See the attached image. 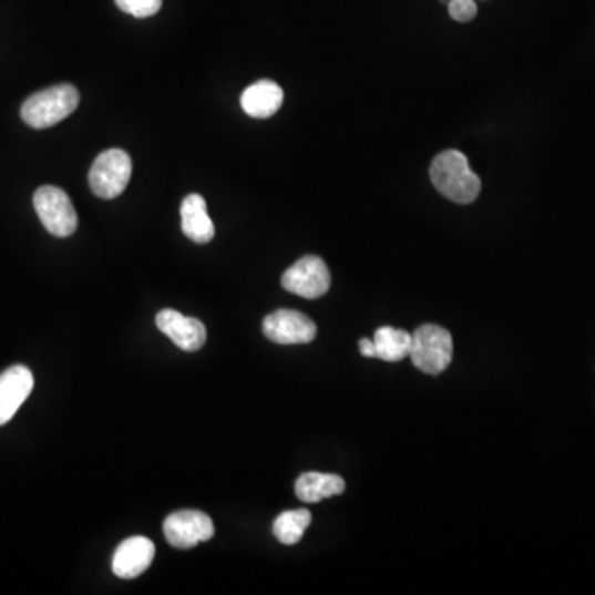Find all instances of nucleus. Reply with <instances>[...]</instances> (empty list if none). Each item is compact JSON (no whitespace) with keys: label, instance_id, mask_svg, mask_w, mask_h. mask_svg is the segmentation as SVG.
<instances>
[{"label":"nucleus","instance_id":"nucleus-6","mask_svg":"<svg viewBox=\"0 0 595 595\" xmlns=\"http://www.w3.org/2000/svg\"><path fill=\"white\" fill-rule=\"evenodd\" d=\"M285 290L306 299L325 297L331 287V274L325 260L315 255L299 258L281 277Z\"/></svg>","mask_w":595,"mask_h":595},{"label":"nucleus","instance_id":"nucleus-3","mask_svg":"<svg viewBox=\"0 0 595 595\" xmlns=\"http://www.w3.org/2000/svg\"><path fill=\"white\" fill-rule=\"evenodd\" d=\"M453 358L452 335L439 325H423L412 335L410 359L419 371L439 376Z\"/></svg>","mask_w":595,"mask_h":595},{"label":"nucleus","instance_id":"nucleus-19","mask_svg":"<svg viewBox=\"0 0 595 595\" xmlns=\"http://www.w3.org/2000/svg\"><path fill=\"white\" fill-rule=\"evenodd\" d=\"M359 351L365 358H376L375 339L365 338L359 341Z\"/></svg>","mask_w":595,"mask_h":595},{"label":"nucleus","instance_id":"nucleus-13","mask_svg":"<svg viewBox=\"0 0 595 595\" xmlns=\"http://www.w3.org/2000/svg\"><path fill=\"white\" fill-rule=\"evenodd\" d=\"M181 220H183L184 235L196 244H208L214 238V222L208 215L207 204L201 194H191L184 198L181 205Z\"/></svg>","mask_w":595,"mask_h":595},{"label":"nucleus","instance_id":"nucleus-8","mask_svg":"<svg viewBox=\"0 0 595 595\" xmlns=\"http://www.w3.org/2000/svg\"><path fill=\"white\" fill-rule=\"evenodd\" d=\"M261 329L277 345H308L318 332L315 322L295 309H277L264 319Z\"/></svg>","mask_w":595,"mask_h":595},{"label":"nucleus","instance_id":"nucleus-18","mask_svg":"<svg viewBox=\"0 0 595 595\" xmlns=\"http://www.w3.org/2000/svg\"><path fill=\"white\" fill-rule=\"evenodd\" d=\"M479 7L476 0H450L449 13L456 22H470L475 19Z\"/></svg>","mask_w":595,"mask_h":595},{"label":"nucleus","instance_id":"nucleus-17","mask_svg":"<svg viewBox=\"0 0 595 595\" xmlns=\"http://www.w3.org/2000/svg\"><path fill=\"white\" fill-rule=\"evenodd\" d=\"M123 12L137 19H146L160 12L163 0H114Z\"/></svg>","mask_w":595,"mask_h":595},{"label":"nucleus","instance_id":"nucleus-20","mask_svg":"<svg viewBox=\"0 0 595 595\" xmlns=\"http://www.w3.org/2000/svg\"><path fill=\"white\" fill-rule=\"evenodd\" d=\"M440 2L447 3V6H449L450 0H440Z\"/></svg>","mask_w":595,"mask_h":595},{"label":"nucleus","instance_id":"nucleus-11","mask_svg":"<svg viewBox=\"0 0 595 595\" xmlns=\"http://www.w3.org/2000/svg\"><path fill=\"white\" fill-rule=\"evenodd\" d=\"M156 547L144 536H133L117 546L113 556V573L121 579L141 576L153 563Z\"/></svg>","mask_w":595,"mask_h":595},{"label":"nucleus","instance_id":"nucleus-5","mask_svg":"<svg viewBox=\"0 0 595 595\" xmlns=\"http://www.w3.org/2000/svg\"><path fill=\"white\" fill-rule=\"evenodd\" d=\"M133 174L130 154L123 150H107L101 153L90 170V187L101 198L121 196Z\"/></svg>","mask_w":595,"mask_h":595},{"label":"nucleus","instance_id":"nucleus-1","mask_svg":"<svg viewBox=\"0 0 595 595\" xmlns=\"http://www.w3.org/2000/svg\"><path fill=\"white\" fill-rule=\"evenodd\" d=\"M430 179L442 196L455 204H472L482 191V181L473 173L465 154L455 150L443 151L433 160Z\"/></svg>","mask_w":595,"mask_h":595},{"label":"nucleus","instance_id":"nucleus-14","mask_svg":"<svg viewBox=\"0 0 595 595\" xmlns=\"http://www.w3.org/2000/svg\"><path fill=\"white\" fill-rule=\"evenodd\" d=\"M345 490V480L328 473H302L295 483V493L305 503H318L326 497L341 495Z\"/></svg>","mask_w":595,"mask_h":595},{"label":"nucleus","instance_id":"nucleus-10","mask_svg":"<svg viewBox=\"0 0 595 595\" xmlns=\"http://www.w3.org/2000/svg\"><path fill=\"white\" fill-rule=\"evenodd\" d=\"M32 389L33 375L25 366H13L0 375V427L12 420Z\"/></svg>","mask_w":595,"mask_h":595},{"label":"nucleus","instance_id":"nucleus-12","mask_svg":"<svg viewBox=\"0 0 595 595\" xmlns=\"http://www.w3.org/2000/svg\"><path fill=\"white\" fill-rule=\"evenodd\" d=\"M240 104L248 116L267 120L284 104V90L270 80H261L245 90Z\"/></svg>","mask_w":595,"mask_h":595},{"label":"nucleus","instance_id":"nucleus-15","mask_svg":"<svg viewBox=\"0 0 595 595\" xmlns=\"http://www.w3.org/2000/svg\"><path fill=\"white\" fill-rule=\"evenodd\" d=\"M376 358L386 362H399L410 356L412 335L402 329L382 326L375 335Z\"/></svg>","mask_w":595,"mask_h":595},{"label":"nucleus","instance_id":"nucleus-16","mask_svg":"<svg viewBox=\"0 0 595 595\" xmlns=\"http://www.w3.org/2000/svg\"><path fill=\"white\" fill-rule=\"evenodd\" d=\"M309 524H311V513L308 510L285 511L275 520L274 534L281 544L294 546L301 541Z\"/></svg>","mask_w":595,"mask_h":595},{"label":"nucleus","instance_id":"nucleus-7","mask_svg":"<svg viewBox=\"0 0 595 595\" xmlns=\"http://www.w3.org/2000/svg\"><path fill=\"white\" fill-rule=\"evenodd\" d=\"M164 536L176 550H191L198 543L212 540L215 534L211 516L197 510H183L164 521Z\"/></svg>","mask_w":595,"mask_h":595},{"label":"nucleus","instance_id":"nucleus-4","mask_svg":"<svg viewBox=\"0 0 595 595\" xmlns=\"http://www.w3.org/2000/svg\"><path fill=\"white\" fill-rule=\"evenodd\" d=\"M33 207L43 227L55 235L65 238L75 234L79 227V215L65 191L55 186H42L33 194Z\"/></svg>","mask_w":595,"mask_h":595},{"label":"nucleus","instance_id":"nucleus-2","mask_svg":"<svg viewBox=\"0 0 595 595\" xmlns=\"http://www.w3.org/2000/svg\"><path fill=\"white\" fill-rule=\"evenodd\" d=\"M79 90L69 83L42 90L22 104L20 116L35 130L55 126L79 107Z\"/></svg>","mask_w":595,"mask_h":595},{"label":"nucleus","instance_id":"nucleus-9","mask_svg":"<svg viewBox=\"0 0 595 595\" xmlns=\"http://www.w3.org/2000/svg\"><path fill=\"white\" fill-rule=\"evenodd\" d=\"M156 325L183 351H198L207 341V329L196 318L181 315L176 309H163L157 312Z\"/></svg>","mask_w":595,"mask_h":595}]
</instances>
